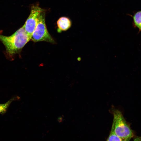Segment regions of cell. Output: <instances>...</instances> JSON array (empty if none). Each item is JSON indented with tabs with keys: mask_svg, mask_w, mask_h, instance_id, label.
<instances>
[{
	"mask_svg": "<svg viewBox=\"0 0 141 141\" xmlns=\"http://www.w3.org/2000/svg\"><path fill=\"white\" fill-rule=\"evenodd\" d=\"M131 138H128L124 139L122 141H129Z\"/></svg>",
	"mask_w": 141,
	"mask_h": 141,
	"instance_id": "cell-11",
	"label": "cell"
},
{
	"mask_svg": "<svg viewBox=\"0 0 141 141\" xmlns=\"http://www.w3.org/2000/svg\"><path fill=\"white\" fill-rule=\"evenodd\" d=\"M45 10L39 15L35 29L32 35L31 40L34 42L45 41L53 44L54 39L48 32L45 22Z\"/></svg>",
	"mask_w": 141,
	"mask_h": 141,
	"instance_id": "cell-3",
	"label": "cell"
},
{
	"mask_svg": "<svg viewBox=\"0 0 141 141\" xmlns=\"http://www.w3.org/2000/svg\"><path fill=\"white\" fill-rule=\"evenodd\" d=\"M134 141H141V137L135 138L134 139Z\"/></svg>",
	"mask_w": 141,
	"mask_h": 141,
	"instance_id": "cell-10",
	"label": "cell"
},
{
	"mask_svg": "<svg viewBox=\"0 0 141 141\" xmlns=\"http://www.w3.org/2000/svg\"><path fill=\"white\" fill-rule=\"evenodd\" d=\"M19 98L17 96L14 97L4 103L0 104V114L3 115L5 113L11 102L15 100L18 99Z\"/></svg>",
	"mask_w": 141,
	"mask_h": 141,
	"instance_id": "cell-6",
	"label": "cell"
},
{
	"mask_svg": "<svg viewBox=\"0 0 141 141\" xmlns=\"http://www.w3.org/2000/svg\"><path fill=\"white\" fill-rule=\"evenodd\" d=\"M122 139L117 135L111 128L110 133L107 141H122Z\"/></svg>",
	"mask_w": 141,
	"mask_h": 141,
	"instance_id": "cell-8",
	"label": "cell"
},
{
	"mask_svg": "<svg viewBox=\"0 0 141 141\" xmlns=\"http://www.w3.org/2000/svg\"><path fill=\"white\" fill-rule=\"evenodd\" d=\"M134 24L141 31V11L136 13L133 16Z\"/></svg>",
	"mask_w": 141,
	"mask_h": 141,
	"instance_id": "cell-7",
	"label": "cell"
},
{
	"mask_svg": "<svg viewBox=\"0 0 141 141\" xmlns=\"http://www.w3.org/2000/svg\"><path fill=\"white\" fill-rule=\"evenodd\" d=\"M30 40L31 38L23 26L10 36H7L0 34V41L5 46L7 54L10 57L20 52Z\"/></svg>",
	"mask_w": 141,
	"mask_h": 141,
	"instance_id": "cell-1",
	"label": "cell"
},
{
	"mask_svg": "<svg viewBox=\"0 0 141 141\" xmlns=\"http://www.w3.org/2000/svg\"><path fill=\"white\" fill-rule=\"evenodd\" d=\"M57 121L59 122H61L63 121V118L61 117H58L57 119Z\"/></svg>",
	"mask_w": 141,
	"mask_h": 141,
	"instance_id": "cell-9",
	"label": "cell"
},
{
	"mask_svg": "<svg viewBox=\"0 0 141 141\" xmlns=\"http://www.w3.org/2000/svg\"><path fill=\"white\" fill-rule=\"evenodd\" d=\"M112 111L114 118L111 128L115 133L122 139L131 138L133 136L132 132L121 112L116 109Z\"/></svg>",
	"mask_w": 141,
	"mask_h": 141,
	"instance_id": "cell-2",
	"label": "cell"
},
{
	"mask_svg": "<svg viewBox=\"0 0 141 141\" xmlns=\"http://www.w3.org/2000/svg\"><path fill=\"white\" fill-rule=\"evenodd\" d=\"M44 10L38 5H33L31 7L30 14L23 26L31 38L37 26L39 16Z\"/></svg>",
	"mask_w": 141,
	"mask_h": 141,
	"instance_id": "cell-4",
	"label": "cell"
},
{
	"mask_svg": "<svg viewBox=\"0 0 141 141\" xmlns=\"http://www.w3.org/2000/svg\"><path fill=\"white\" fill-rule=\"evenodd\" d=\"M58 31L61 32L67 30L71 27L72 22L70 20L65 17H60L57 21Z\"/></svg>",
	"mask_w": 141,
	"mask_h": 141,
	"instance_id": "cell-5",
	"label": "cell"
}]
</instances>
